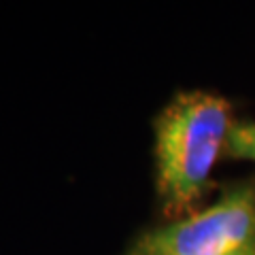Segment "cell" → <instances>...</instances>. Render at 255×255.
Listing matches in <instances>:
<instances>
[{
	"label": "cell",
	"mask_w": 255,
	"mask_h": 255,
	"mask_svg": "<svg viewBox=\"0 0 255 255\" xmlns=\"http://www.w3.org/2000/svg\"><path fill=\"white\" fill-rule=\"evenodd\" d=\"M128 255H255V181L236 183L209 209L142 234Z\"/></svg>",
	"instance_id": "cell-2"
},
{
	"label": "cell",
	"mask_w": 255,
	"mask_h": 255,
	"mask_svg": "<svg viewBox=\"0 0 255 255\" xmlns=\"http://www.w3.org/2000/svg\"><path fill=\"white\" fill-rule=\"evenodd\" d=\"M226 155L255 162V124H251V122H236L234 124Z\"/></svg>",
	"instance_id": "cell-3"
},
{
	"label": "cell",
	"mask_w": 255,
	"mask_h": 255,
	"mask_svg": "<svg viewBox=\"0 0 255 255\" xmlns=\"http://www.w3.org/2000/svg\"><path fill=\"white\" fill-rule=\"evenodd\" d=\"M232 107L209 92H183L155 119V185L162 211L177 221L198 213L211 172L228 151Z\"/></svg>",
	"instance_id": "cell-1"
}]
</instances>
